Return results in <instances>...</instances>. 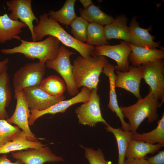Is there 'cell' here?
Wrapping results in <instances>:
<instances>
[{
	"instance_id": "cell-36",
	"label": "cell",
	"mask_w": 164,
	"mask_h": 164,
	"mask_svg": "<svg viewBox=\"0 0 164 164\" xmlns=\"http://www.w3.org/2000/svg\"><path fill=\"white\" fill-rule=\"evenodd\" d=\"M9 61V59L7 58L0 61V74L5 70L7 69V64Z\"/></svg>"
},
{
	"instance_id": "cell-7",
	"label": "cell",
	"mask_w": 164,
	"mask_h": 164,
	"mask_svg": "<svg viewBox=\"0 0 164 164\" xmlns=\"http://www.w3.org/2000/svg\"><path fill=\"white\" fill-rule=\"evenodd\" d=\"M143 78L150 87L149 92L159 100L164 102V61L159 59L142 65Z\"/></svg>"
},
{
	"instance_id": "cell-34",
	"label": "cell",
	"mask_w": 164,
	"mask_h": 164,
	"mask_svg": "<svg viewBox=\"0 0 164 164\" xmlns=\"http://www.w3.org/2000/svg\"><path fill=\"white\" fill-rule=\"evenodd\" d=\"M124 164H150L147 159H143L128 158L125 160Z\"/></svg>"
},
{
	"instance_id": "cell-18",
	"label": "cell",
	"mask_w": 164,
	"mask_h": 164,
	"mask_svg": "<svg viewBox=\"0 0 164 164\" xmlns=\"http://www.w3.org/2000/svg\"><path fill=\"white\" fill-rule=\"evenodd\" d=\"M129 44L131 52L128 59L134 67H138L164 58V50L137 46L129 43Z\"/></svg>"
},
{
	"instance_id": "cell-12",
	"label": "cell",
	"mask_w": 164,
	"mask_h": 164,
	"mask_svg": "<svg viewBox=\"0 0 164 164\" xmlns=\"http://www.w3.org/2000/svg\"><path fill=\"white\" fill-rule=\"evenodd\" d=\"M12 156L24 164H43L64 161L63 157L55 155L46 145L39 149H29L12 152Z\"/></svg>"
},
{
	"instance_id": "cell-24",
	"label": "cell",
	"mask_w": 164,
	"mask_h": 164,
	"mask_svg": "<svg viewBox=\"0 0 164 164\" xmlns=\"http://www.w3.org/2000/svg\"><path fill=\"white\" fill-rule=\"evenodd\" d=\"M79 11L81 16L90 23L106 26L111 23L114 19L112 16L105 13L93 3L85 9L80 8Z\"/></svg>"
},
{
	"instance_id": "cell-1",
	"label": "cell",
	"mask_w": 164,
	"mask_h": 164,
	"mask_svg": "<svg viewBox=\"0 0 164 164\" xmlns=\"http://www.w3.org/2000/svg\"><path fill=\"white\" fill-rule=\"evenodd\" d=\"M39 21L34 26L33 31L37 41L46 36H51L67 47L77 51L83 57L91 56L95 47L80 42L67 32L58 22L45 12L39 16Z\"/></svg>"
},
{
	"instance_id": "cell-33",
	"label": "cell",
	"mask_w": 164,
	"mask_h": 164,
	"mask_svg": "<svg viewBox=\"0 0 164 164\" xmlns=\"http://www.w3.org/2000/svg\"><path fill=\"white\" fill-rule=\"evenodd\" d=\"M146 159L150 164H164V151H160L155 155Z\"/></svg>"
},
{
	"instance_id": "cell-25",
	"label": "cell",
	"mask_w": 164,
	"mask_h": 164,
	"mask_svg": "<svg viewBox=\"0 0 164 164\" xmlns=\"http://www.w3.org/2000/svg\"><path fill=\"white\" fill-rule=\"evenodd\" d=\"M7 70L0 74V119L8 118V114L5 108L10 104L12 97Z\"/></svg>"
},
{
	"instance_id": "cell-23",
	"label": "cell",
	"mask_w": 164,
	"mask_h": 164,
	"mask_svg": "<svg viewBox=\"0 0 164 164\" xmlns=\"http://www.w3.org/2000/svg\"><path fill=\"white\" fill-rule=\"evenodd\" d=\"M105 125L107 131L114 135L117 142L118 153V164H124L127 148L132 139V133L131 131H124L122 128H114L108 124Z\"/></svg>"
},
{
	"instance_id": "cell-11",
	"label": "cell",
	"mask_w": 164,
	"mask_h": 164,
	"mask_svg": "<svg viewBox=\"0 0 164 164\" xmlns=\"http://www.w3.org/2000/svg\"><path fill=\"white\" fill-rule=\"evenodd\" d=\"M16 99V104L12 115L6 120L9 123L15 124L26 134L27 139L32 141H38L32 132L29 127V120L31 111L25 97L23 90L18 92L14 97Z\"/></svg>"
},
{
	"instance_id": "cell-13",
	"label": "cell",
	"mask_w": 164,
	"mask_h": 164,
	"mask_svg": "<svg viewBox=\"0 0 164 164\" xmlns=\"http://www.w3.org/2000/svg\"><path fill=\"white\" fill-rule=\"evenodd\" d=\"M91 91L92 90L83 87L81 91L71 99L62 101L44 110L31 111V115L29 120V125H33L37 119L44 115H54L59 113H63L68 108L74 104L87 102L90 98Z\"/></svg>"
},
{
	"instance_id": "cell-27",
	"label": "cell",
	"mask_w": 164,
	"mask_h": 164,
	"mask_svg": "<svg viewBox=\"0 0 164 164\" xmlns=\"http://www.w3.org/2000/svg\"><path fill=\"white\" fill-rule=\"evenodd\" d=\"M76 0H67L62 7L58 10H51L49 16L57 22L66 25L68 28L71 22L77 17L74 10Z\"/></svg>"
},
{
	"instance_id": "cell-35",
	"label": "cell",
	"mask_w": 164,
	"mask_h": 164,
	"mask_svg": "<svg viewBox=\"0 0 164 164\" xmlns=\"http://www.w3.org/2000/svg\"><path fill=\"white\" fill-rule=\"evenodd\" d=\"M0 164H24L21 161L16 160L14 162H11L8 158L7 155L6 154H3L0 156Z\"/></svg>"
},
{
	"instance_id": "cell-2",
	"label": "cell",
	"mask_w": 164,
	"mask_h": 164,
	"mask_svg": "<svg viewBox=\"0 0 164 164\" xmlns=\"http://www.w3.org/2000/svg\"><path fill=\"white\" fill-rule=\"evenodd\" d=\"M108 62L102 56L77 57L73 65V78L77 87H85L91 90L97 88L100 74Z\"/></svg>"
},
{
	"instance_id": "cell-31",
	"label": "cell",
	"mask_w": 164,
	"mask_h": 164,
	"mask_svg": "<svg viewBox=\"0 0 164 164\" xmlns=\"http://www.w3.org/2000/svg\"><path fill=\"white\" fill-rule=\"evenodd\" d=\"M21 131L18 126L12 125L6 119H0V147L11 141Z\"/></svg>"
},
{
	"instance_id": "cell-28",
	"label": "cell",
	"mask_w": 164,
	"mask_h": 164,
	"mask_svg": "<svg viewBox=\"0 0 164 164\" xmlns=\"http://www.w3.org/2000/svg\"><path fill=\"white\" fill-rule=\"evenodd\" d=\"M52 96L62 95L66 89L64 81L56 75H51L43 79L38 87Z\"/></svg>"
},
{
	"instance_id": "cell-6",
	"label": "cell",
	"mask_w": 164,
	"mask_h": 164,
	"mask_svg": "<svg viewBox=\"0 0 164 164\" xmlns=\"http://www.w3.org/2000/svg\"><path fill=\"white\" fill-rule=\"evenodd\" d=\"M46 67L45 63L32 62L26 64L16 71L13 78L14 97L25 88L38 87L43 79Z\"/></svg>"
},
{
	"instance_id": "cell-9",
	"label": "cell",
	"mask_w": 164,
	"mask_h": 164,
	"mask_svg": "<svg viewBox=\"0 0 164 164\" xmlns=\"http://www.w3.org/2000/svg\"><path fill=\"white\" fill-rule=\"evenodd\" d=\"M131 52L129 43L123 41L116 45L96 46L91 56H102L110 58L117 63V65L114 67V69L126 72L128 71L129 67L128 57Z\"/></svg>"
},
{
	"instance_id": "cell-32",
	"label": "cell",
	"mask_w": 164,
	"mask_h": 164,
	"mask_svg": "<svg viewBox=\"0 0 164 164\" xmlns=\"http://www.w3.org/2000/svg\"><path fill=\"white\" fill-rule=\"evenodd\" d=\"M81 146L84 150V156L89 164H114L111 161L105 159L101 149L95 150L92 148Z\"/></svg>"
},
{
	"instance_id": "cell-37",
	"label": "cell",
	"mask_w": 164,
	"mask_h": 164,
	"mask_svg": "<svg viewBox=\"0 0 164 164\" xmlns=\"http://www.w3.org/2000/svg\"><path fill=\"white\" fill-rule=\"evenodd\" d=\"M79 1L83 5L84 9L87 8L93 3L91 0H80Z\"/></svg>"
},
{
	"instance_id": "cell-29",
	"label": "cell",
	"mask_w": 164,
	"mask_h": 164,
	"mask_svg": "<svg viewBox=\"0 0 164 164\" xmlns=\"http://www.w3.org/2000/svg\"><path fill=\"white\" fill-rule=\"evenodd\" d=\"M86 44L96 46L108 45L104 33V26L94 23H89L87 32Z\"/></svg>"
},
{
	"instance_id": "cell-22",
	"label": "cell",
	"mask_w": 164,
	"mask_h": 164,
	"mask_svg": "<svg viewBox=\"0 0 164 164\" xmlns=\"http://www.w3.org/2000/svg\"><path fill=\"white\" fill-rule=\"evenodd\" d=\"M163 146L160 143L151 144L131 139L128 145L125 158L143 159L147 154H153Z\"/></svg>"
},
{
	"instance_id": "cell-21",
	"label": "cell",
	"mask_w": 164,
	"mask_h": 164,
	"mask_svg": "<svg viewBox=\"0 0 164 164\" xmlns=\"http://www.w3.org/2000/svg\"><path fill=\"white\" fill-rule=\"evenodd\" d=\"M45 145L39 141L29 140L25 133L21 131L11 141L7 142L0 147V154H7L11 152L26 150L29 149H39Z\"/></svg>"
},
{
	"instance_id": "cell-3",
	"label": "cell",
	"mask_w": 164,
	"mask_h": 164,
	"mask_svg": "<svg viewBox=\"0 0 164 164\" xmlns=\"http://www.w3.org/2000/svg\"><path fill=\"white\" fill-rule=\"evenodd\" d=\"M19 40L21 43L19 46L12 48L1 49V53L5 54L22 53L28 58L37 59L39 62L45 63L47 61L56 57L60 46V42L51 36L40 41L30 42L21 39Z\"/></svg>"
},
{
	"instance_id": "cell-5",
	"label": "cell",
	"mask_w": 164,
	"mask_h": 164,
	"mask_svg": "<svg viewBox=\"0 0 164 164\" xmlns=\"http://www.w3.org/2000/svg\"><path fill=\"white\" fill-rule=\"evenodd\" d=\"M76 53L70 51L63 45L60 46L59 53L54 59L46 62V67L53 69L62 77L66 85L69 94L74 96L79 93L78 88L75 84L73 73L70 57Z\"/></svg>"
},
{
	"instance_id": "cell-8",
	"label": "cell",
	"mask_w": 164,
	"mask_h": 164,
	"mask_svg": "<svg viewBox=\"0 0 164 164\" xmlns=\"http://www.w3.org/2000/svg\"><path fill=\"white\" fill-rule=\"evenodd\" d=\"M98 90V87L92 90L88 101L76 108L75 113L80 124L92 127L98 122L105 125L108 124L102 115Z\"/></svg>"
},
{
	"instance_id": "cell-4",
	"label": "cell",
	"mask_w": 164,
	"mask_h": 164,
	"mask_svg": "<svg viewBox=\"0 0 164 164\" xmlns=\"http://www.w3.org/2000/svg\"><path fill=\"white\" fill-rule=\"evenodd\" d=\"M161 106L159 100L149 92L144 98L138 99L135 104L128 106L119 107L125 117L129 121L131 131L134 133L146 118L149 123L158 120L157 108Z\"/></svg>"
},
{
	"instance_id": "cell-14",
	"label": "cell",
	"mask_w": 164,
	"mask_h": 164,
	"mask_svg": "<svg viewBox=\"0 0 164 164\" xmlns=\"http://www.w3.org/2000/svg\"><path fill=\"white\" fill-rule=\"evenodd\" d=\"M24 95L30 111H42L65 100L63 95L56 97L50 96L38 87L25 88Z\"/></svg>"
},
{
	"instance_id": "cell-15",
	"label": "cell",
	"mask_w": 164,
	"mask_h": 164,
	"mask_svg": "<svg viewBox=\"0 0 164 164\" xmlns=\"http://www.w3.org/2000/svg\"><path fill=\"white\" fill-rule=\"evenodd\" d=\"M116 72V87L121 88L129 91L138 99L142 98L139 91L140 84L143 76L142 65L138 67L129 66L127 72L117 71Z\"/></svg>"
},
{
	"instance_id": "cell-26",
	"label": "cell",
	"mask_w": 164,
	"mask_h": 164,
	"mask_svg": "<svg viewBox=\"0 0 164 164\" xmlns=\"http://www.w3.org/2000/svg\"><path fill=\"white\" fill-rule=\"evenodd\" d=\"M132 139L150 144L160 143L164 146V114L158 121L156 127L152 131L142 134L132 133Z\"/></svg>"
},
{
	"instance_id": "cell-17",
	"label": "cell",
	"mask_w": 164,
	"mask_h": 164,
	"mask_svg": "<svg viewBox=\"0 0 164 164\" xmlns=\"http://www.w3.org/2000/svg\"><path fill=\"white\" fill-rule=\"evenodd\" d=\"M136 19V17H133L128 27L130 36L129 43L137 46L151 49L157 47L160 48V42L154 41L155 36L149 33V29H144L140 27Z\"/></svg>"
},
{
	"instance_id": "cell-19",
	"label": "cell",
	"mask_w": 164,
	"mask_h": 164,
	"mask_svg": "<svg viewBox=\"0 0 164 164\" xmlns=\"http://www.w3.org/2000/svg\"><path fill=\"white\" fill-rule=\"evenodd\" d=\"M128 20L122 14L117 16L110 23L104 26V33L106 39H121L130 43V36L127 26Z\"/></svg>"
},
{
	"instance_id": "cell-16",
	"label": "cell",
	"mask_w": 164,
	"mask_h": 164,
	"mask_svg": "<svg viewBox=\"0 0 164 164\" xmlns=\"http://www.w3.org/2000/svg\"><path fill=\"white\" fill-rule=\"evenodd\" d=\"M114 65L108 62L104 67L102 72L109 79V102L108 108L119 118L122 125V129L124 131H131L130 125L124 120L125 116L121 111L118 105L117 96L115 91V81L116 75L114 73Z\"/></svg>"
},
{
	"instance_id": "cell-30",
	"label": "cell",
	"mask_w": 164,
	"mask_h": 164,
	"mask_svg": "<svg viewBox=\"0 0 164 164\" xmlns=\"http://www.w3.org/2000/svg\"><path fill=\"white\" fill-rule=\"evenodd\" d=\"M89 22L81 16H77L70 23L71 32L77 41L85 43L87 41V28Z\"/></svg>"
},
{
	"instance_id": "cell-10",
	"label": "cell",
	"mask_w": 164,
	"mask_h": 164,
	"mask_svg": "<svg viewBox=\"0 0 164 164\" xmlns=\"http://www.w3.org/2000/svg\"><path fill=\"white\" fill-rule=\"evenodd\" d=\"M8 9L11 11L9 15L12 20L18 21L25 23L28 27L33 42L36 40L33 31V22L35 21L37 24L39 21L34 14L32 8L31 0H9L5 2Z\"/></svg>"
},
{
	"instance_id": "cell-20",
	"label": "cell",
	"mask_w": 164,
	"mask_h": 164,
	"mask_svg": "<svg viewBox=\"0 0 164 164\" xmlns=\"http://www.w3.org/2000/svg\"><path fill=\"white\" fill-rule=\"evenodd\" d=\"M27 27L23 22L11 19L7 14L0 16V43L13 39L19 40L21 38L18 35L22 32V29Z\"/></svg>"
}]
</instances>
